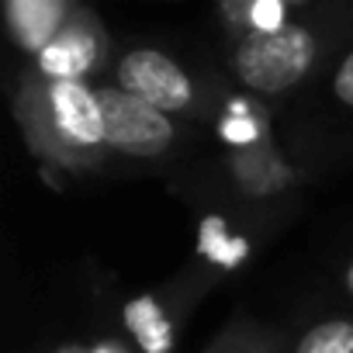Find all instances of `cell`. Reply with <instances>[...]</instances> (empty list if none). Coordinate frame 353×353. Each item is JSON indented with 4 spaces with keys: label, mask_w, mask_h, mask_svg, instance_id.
Segmentation results:
<instances>
[{
    "label": "cell",
    "mask_w": 353,
    "mask_h": 353,
    "mask_svg": "<svg viewBox=\"0 0 353 353\" xmlns=\"http://www.w3.org/2000/svg\"><path fill=\"white\" fill-rule=\"evenodd\" d=\"M315 63V39L305 25L260 28L236 49V73L260 94L291 90Z\"/></svg>",
    "instance_id": "1"
},
{
    "label": "cell",
    "mask_w": 353,
    "mask_h": 353,
    "mask_svg": "<svg viewBox=\"0 0 353 353\" xmlns=\"http://www.w3.org/2000/svg\"><path fill=\"white\" fill-rule=\"evenodd\" d=\"M101 97V111H104V142L128 152V156H156L170 145L173 128L166 121L163 111L149 108L145 101L118 90V87H104L97 90Z\"/></svg>",
    "instance_id": "2"
},
{
    "label": "cell",
    "mask_w": 353,
    "mask_h": 353,
    "mask_svg": "<svg viewBox=\"0 0 353 353\" xmlns=\"http://www.w3.org/2000/svg\"><path fill=\"white\" fill-rule=\"evenodd\" d=\"M118 90L145 101L156 111H184L194 104V83L166 52L132 49L118 63Z\"/></svg>",
    "instance_id": "3"
},
{
    "label": "cell",
    "mask_w": 353,
    "mask_h": 353,
    "mask_svg": "<svg viewBox=\"0 0 353 353\" xmlns=\"http://www.w3.org/2000/svg\"><path fill=\"white\" fill-rule=\"evenodd\" d=\"M49 97H52V111H56V121L66 139H73L80 145L104 142V111H101V97L94 90H87L80 80H59V83H52Z\"/></svg>",
    "instance_id": "4"
},
{
    "label": "cell",
    "mask_w": 353,
    "mask_h": 353,
    "mask_svg": "<svg viewBox=\"0 0 353 353\" xmlns=\"http://www.w3.org/2000/svg\"><path fill=\"white\" fill-rule=\"evenodd\" d=\"M63 14L66 8L56 0H14L8 8L11 28L25 49H35L39 56L63 35Z\"/></svg>",
    "instance_id": "5"
},
{
    "label": "cell",
    "mask_w": 353,
    "mask_h": 353,
    "mask_svg": "<svg viewBox=\"0 0 353 353\" xmlns=\"http://www.w3.org/2000/svg\"><path fill=\"white\" fill-rule=\"evenodd\" d=\"M97 59V46L80 28H63V35L42 52V70L59 80H80Z\"/></svg>",
    "instance_id": "6"
},
{
    "label": "cell",
    "mask_w": 353,
    "mask_h": 353,
    "mask_svg": "<svg viewBox=\"0 0 353 353\" xmlns=\"http://www.w3.org/2000/svg\"><path fill=\"white\" fill-rule=\"evenodd\" d=\"M298 353H353V322L332 319L308 329L298 343Z\"/></svg>",
    "instance_id": "7"
},
{
    "label": "cell",
    "mask_w": 353,
    "mask_h": 353,
    "mask_svg": "<svg viewBox=\"0 0 353 353\" xmlns=\"http://www.w3.org/2000/svg\"><path fill=\"white\" fill-rule=\"evenodd\" d=\"M128 322H132L135 336L145 343V350H149V353H159V350L170 343L166 325L159 322V315H156V308H152L149 301H135V305L128 308Z\"/></svg>",
    "instance_id": "8"
},
{
    "label": "cell",
    "mask_w": 353,
    "mask_h": 353,
    "mask_svg": "<svg viewBox=\"0 0 353 353\" xmlns=\"http://www.w3.org/2000/svg\"><path fill=\"white\" fill-rule=\"evenodd\" d=\"M332 94H336V101H343L346 108H353V52L339 63V70L332 77Z\"/></svg>",
    "instance_id": "9"
},
{
    "label": "cell",
    "mask_w": 353,
    "mask_h": 353,
    "mask_svg": "<svg viewBox=\"0 0 353 353\" xmlns=\"http://www.w3.org/2000/svg\"><path fill=\"white\" fill-rule=\"evenodd\" d=\"M94 353H125L121 346H101V350H94Z\"/></svg>",
    "instance_id": "10"
},
{
    "label": "cell",
    "mask_w": 353,
    "mask_h": 353,
    "mask_svg": "<svg viewBox=\"0 0 353 353\" xmlns=\"http://www.w3.org/2000/svg\"><path fill=\"white\" fill-rule=\"evenodd\" d=\"M346 288H350V294H353V263H350V270H346Z\"/></svg>",
    "instance_id": "11"
},
{
    "label": "cell",
    "mask_w": 353,
    "mask_h": 353,
    "mask_svg": "<svg viewBox=\"0 0 353 353\" xmlns=\"http://www.w3.org/2000/svg\"><path fill=\"white\" fill-rule=\"evenodd\" d=\"M66 353H80V350H66Z\"/></svg>",
    "instance_id": "12"
}]
</instances>
